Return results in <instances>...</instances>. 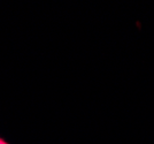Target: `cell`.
Masks as SVG:
<instances>
[{
  "label": "cell",
  "instance_id": "cell-1",
  "mask_svg": "<svg viewBox=\"0 0 154 144\" xmlns=\"http://www.w3.org/2000/svg\"><path fill=\"white\" fill-rule=\"evenodd\" d=\"M0 144H9V143H8V142H6V141H5L4 138L0 137Z\"/></svg>",
  "mask_w": 154,
  "mask_h": 144
}]
</instances>
